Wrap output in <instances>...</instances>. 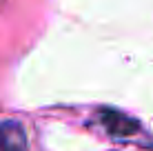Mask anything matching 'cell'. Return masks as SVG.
<instances>
[{
  "mask_svg": "<svg viewBox=\"0 0 153 151\" xmlns=\"http://www.w3.org/2000/svg\"><path fill=\"white\" fill-rule=\"evenodd\" d=\"M98 122L109 136L120 138V140L131 138V136H135V133L140 131V124L135 120H131V118H126V116H122V113H118V111H111V109L100 111L98 113Z\"/></svg>",
  "mask_w": 153,
  "mask_h": 151,
  "instance_id": "6da1fadb",
  "label": "cell"
},
{
  "mask_svg": "<svg viewBox=\"0 0 153 151\" xmlns=\"http://www.w3.org/2000/svg\"><path fill=\"white\" fill-rule=\"evenodd\" d=\"M0 151H29L27 133L16 120L0 122Z\"/></svg>",
  "mask_w": 153,
  "mask_h": 151,
  "instance_id": "7a4b0ae2",
  "label": "cell"
}]
</instances>
